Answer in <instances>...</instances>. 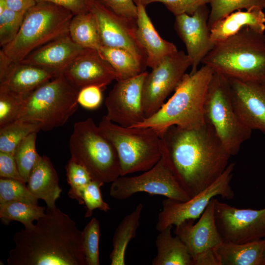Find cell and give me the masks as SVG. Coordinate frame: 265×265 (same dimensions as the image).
Wrapping results in <instances>:
<instances>
[{"mask_svg": "<svg viewBox=\"0 0 265 265\" xmlns=\"http://www.w3.org/2000/svg\"><path fill=\"white\" fill-rule=\"evenodd\" d=\"M162 157L191 198L215 181L231 157L206 122L195 128L176 126L160 136Z\"/></svg>", "mask_w": 265, "mask_h": 265, "instance_id": "obj_1", "label": "cell"}, {"mask_svg": "<svg viewBox=\"0 0 265 265\" xmlns=\"http://www.w3.org/2000/svg\"><path fill=\"white\" fill-rule=\"evenodd\" d=\"M13 240L8 265H86L82 231L56 207L47 208L36 224L16 232Z\"/></svg>", "mask_w": 265, "mask_h": 265, "instance_id": "obj_2", "label": "cell"}, {"mask_svg": "<svg viewBox=\"0 0 265 265\" xmlns=\"http://www.w3.org/2000/svg\"><path fill=\"white\" fill-rule=\"evenodd\" d=\"M227 77L265 81V34L247 26L214 45L202 61Z\"/></svg>", "mask_w": 265, "mask_h": 265, "instance_id": "obj_3", "label": "cell"}, {"mask_svg": "<svg viewBox=\"0 0 265 265\" xmlns=\"http://www.w3.org/2000/svg\"><path fill=\"white\" fill-rule=\"evenodd\" d=\"M214 71L203 65L193 74L186 73L172 97L154 115L133 127H149L160 136L168 128L199 127L206 123L204 104Z\"/></svg>", "mask_w": 265, "mask_h": 265, "instance_id": "obj_4", "label": "cell"}, {"mask_svg": "<svg viewBox=\"0 0 265 265\" xmlns=\"http://www.w3.org/2000/svg\"><path fill=\"white\" fill-rule=\"evenodd\" d=\"M74 15L55 3L37 2L25 13L16 37L1 50L11 60L20 62L45 44L69 34Z\"/></svg>", "mask_w": 265, "mask_h": 265, "instance_id": "obj_5", "label": "cell"}, {"mask_svg": "<svg viewBox=\"0 0 265 265\" xmlns=\"http://www.w3.org/2000/svg\"><path fill=\"white\" fill-rule=\"evenodd\" d=\"M98 127L117 152L120 176L146 171L160 159V136L154 129L123 127L113 123L106 115L103 117Z\"/></svg>", "mask_w": 265, "mask_h": 265, "instance_id": "obj_6", "label": "cell"}, {"mask_svg": "<svg viewBox=\"0 0 265 265\" xmlns=\"http://www.w3.org/2000/svg\"><path fill=\"white\" fill-rule=\"evenodd\" d=\"M69 150L71 159L83 166L92 180L103 184L112 183L120 176L117 152L92 118L74 124Z\"/></svg>", "mask_w": 265, "mask_h": 265, "instance_id": "obj_7", "label": "cell"}, {"mask_svg": "<svg viewBox=\"0 0 265 265\" xmlns=\"http://www.w3.org/2000/svg\"><path fill=\"white\" fill-rule=\"evenodd\" d=\"M78 93L60 73L25 97L20 119L38 122L46 132L62 126L79 107Z\"/></svg>", "mask_w": 265, "mask_h": 265, "instance_id": "obj_8", "label": "cell"}, {"mask_svg": "<svg viewBox=\"0 0 265 265\" xmlns=\"http://www.w3.org/2000/svg\"><path fill=\"white\" fill-rule=\"evenodd\" d=\"M204 115L206 122L231 156L237 155L251 137L253 131L242 123L234 108L227 78L216 72H214L207 90Z\"/></svg>", "mask_w": 265, "mask_h": 265, "instance_id": "obj_9", "label": "cell"}, {"mask_svg": "<svg viewBox=\"0 0 265 265\" xmlns=\"http://www.w3.org/2000/svg\"><path fill=\"white\" fill-rule=\"evenodd\" d=\"M138 192L162 195L181 202L190 198L162 156L152 168L139 175L120 176L112 182L109 189L110 195L118 200L126 199Z\"/></svg>", "mask_w": 265, "mask_h": 265, "instance_id": "obj_10", "label": "cell"}, {"mask_svg": "<svg viewBox=\"0 0 265 265\" xmlns=\"http://www.w3.org/2000/svg\"><path fill=\"white\" fill-rule=\"evenodd\" d=\"M191 63L186 53L177 51L165 57L147 73L142 86V105L148 118L156 113L175 91L186 74Z\"/></svg>", "mask_w": 265, "mask_h": 265, "instance_id": "obj_11", "label": "cell"}, {"mask_svg": "<svg viewBox=\"0 0 265 265\" xmlns=\"http://www.w3.org/2000/svg\"><path fill=\"white\" fill-rule=\"evenodd\" d=\"M235 164H229L222 174L211 185L189 200L181 202L167 198L162 202L156 229L160 232L169 225H178L189 219L195 220L203 213L215 196L227 200L235 197L230 183Z\"/></svg>", "mask_w": 265, "mask_h": 265, "instance_id": "obj_12", "label": "cell"}, {"mask_svg": "<svg viewBox=\"0 0 265 265\" xmlns=\"http://www.w3.org/2000/svg\"><path fill=\"white\" fill-rule=\"evenodd\" d=\"M214 217L223 241L243 243L265 238V208L240 209L215 198Z\"/></svg>", "mask_w": 265, "mask_h": 265, "instance_id": "obj_13", "label": "cell"}, {"mask_svg": "<svg viewBox=\"0 0 265 265\" xmlns=\"http://www.w3.org/2000/svg\"><path fill=\"white\" fill-rule=\"evenodd\" d=\"M91 11L98 24L102 46L125 49L146 66V53L136 36V20L116 14L97 0Z\"/></svg>", "mask_w": 265, "mask_h": 265, "instance_id": "obj_14", "label": "cell"}, {"mask_svg": "<svg viewBox=\"0 0 265 265\" xmlns=\"http://www.w3.org/2000/svg\"><path fill=\"white\" fill-rule=\"evenodd\" d=\"M147 72L128 79L117 80L105 100L106 117L125 127H133L145 117L142 105V86Z\"/></svg>", "mask_w": 265, "mask_h": 265, "instance_id": "obj_15", "label": "cell"}, {"mask_svg": "<svg viewBox=\"0 0 265 265\" xmlns=\"http://www.w3.org/2000/svg\"><path fill=\"white\" fill-rule=\"evenodd\" d=\"M209 14L210 10L205 5L191 15L183 14L175 16L174 29L185 45L191 63L190 74L197 71L199 64L214 46L208 26Z\"/></svg>", "mask_w": 265, "mask_h": 265, "instance_id": "obj_16", "label": "cell"}, {"mask_svg": "<svg viewBox=\"0 0 265 265\" xmlns=\"http://www.w3.org/2000/svg\"><path fill=\"white\" fill-rule=\"evenodd\" d=\"M227 78L238 117L252 131L258 130L265 135V84Z\"/></svg>", "mask_w": 265, "mask_h": 265, "instance_id": "obj_17", "label": "cell"}, {"mask_svg": "<svg viewBox=\"0 0 265 265\" xmlns=\"http://www.w3.org/2000/svg\"><path fill=\"white\" fill-rule=\"evenodd\" d=\"M213 198L196 223L185 220L176 226L174 233L186 244L193 261L210 251L216 250L223 241L214 217Z\"/></svg>", "mask_w": 265, "mask_h": 265, "instance_id": "obj_18", "label": "cell"}, {"mask_svg": "<svg viewBox=\"0 0 265 265\" xmlns=\"http://www.w3.org/2000/svg\"><path fill=\"white\" fill-rule=\"evenodd\" d=\"M63 73L78 92L92 85L103 88L118 79L114 70L99 52L90 49H84Z\"/></svg>", "mask_w": 265, "mask_h": 265, "instance_id": "obj_19", "label": "cell"}, {"mask_svg": "<svg viewBox=\"0 0 265 265\" xmlns=\"http://www.w3.org/2000/svg\"><path fill=\"white\" fill-rule=\"evenodd\" d=\"M58 75L44 68L15 62L0 53V84L14 93L25 97Z\"/></svg>", "mask_w": 265, "mask_h": 265, "instance_id": "obj_20", "label": "cell"}, {"mask_svg": "<svg viewBox=\"0 0 265 265\" xmlns=\"http://www.w3.org/2000/svg\"><path fill=\"white\" fill-rule=\"evenodd\" d=\"M84 49L74 42L68 34L40 47L20 62L60 74Z\"/></svg>", "mask_w": 265, "mask_h": 265, "instance_id": "obj_21", "label": "cell"}, {"mask_svg": "<svg viewBox=\"0 0 265 265\" xmlns=\"http://www.w3.org/2000/svg\"><path fill=\"white\" fill-rule=\"evenodd\" d=\"M137 6L136 36L146 52V66L152 69L165 57L177 52L175 44L161 38L147 13L145 6L139 0H134Z\"/></svg>", "mask_w": 265, "mask_h": 265, "instance_id": "obj_22", "label": "cell"}, {"mask_svg": "<svg viewBox=\"0 0 265 265\" xmlns=\"http://www.w3.org/2000/svg\"><path fill=\"white\" fill-rule=\"evenodd\" d=\"M27 183L31 193L38 199L44 200L47 208H56L55 201L60 197L62 189L59 186L57 172L48 157L40 156Z\"/></svg>", "mask_w": 265, "mask_h": 265, "instance_id": "obj_23", "label": "cell"}, {"mask_svg": "<svg viewBox=\"0 0 265 265\" xmlns=\"http://www.w3.org/2000/svg\"><path fill=\"white\" fill-rule=\"evenodd\" d=\"M264 33L265 14L263 9L253 8L234 11L216 22L211 28V39L214 45L232 36L245 27Z\"/></svg>", "mask_w": 265, "mask_h": 265, "instance_id": "obj_24", "label": "cell"}, {"mask_svg": "<svg viewBox=\"0 0 265 265\" xmlns=\"http://www.w3.org/2000/svg\"><path fill=\"white\" fill-rule=\"evenodd\" d=\"M216 252L221 265H263L265 238L243 243L223 241Z\"/></svg>", "mask_w": 265, "mask_h": 265, "instance_id": "obj_25", "label": "cell"}, {"mask_svg": "<svg viewBox=\"0 0 265 265\" xmlns=\"http://www.w3.org/2000/svg\"><path fill=\"white\" fill-rule=\"evenodd\" d=\"M173 225L159 232L156 240L157 256L152 265H192V258L185 243L171 234Z\"/></svg>", "mask_w": 265, "mask_h": 265, "instance_id": "obj_26", "label": "cell"}, {"mask_svg": "<svg viewBox=\"0 0 265 265\" xmlns=\"http://www.w3.org/2000/svg\"><path fill=\"white\" fill-rule=\"evenodd\" d=\"M143 206L139 203L134 210L126 215L116 228L112 238L113 249L109 255L111 265H125V252L129 242L136 236L140 225Z\"/></svg>", "mask_w": 265, "mask_h": 265, "instance_id": "obj_27", "label": "cell"}, {"mask_svg": "<svg viewBox=\"0 0 265 265\" xmlns=\"http://www.w3.org/2000/svg\"><path fill=\"white\" fill-rule=\"evenodd\" d=\"M69 35L74 42L83 49L98 51L102 46L98 24L91 11L73 16Z\"/></svg>", "mask_w": 265, "mask_h": 265, "instance_id": "obj_28", "label": "cell"}, {"mask_svg": "<svg viewBox=\"0 0 265 265\" xmlns=\"http://www.w3.org/2000/svg\"><path fill=\"white\" fill-rule=\"evenodd\" d=\"M98 51L114 70L117 80L132 78L145 72L146 66L125 49L102 46Z\"/></svg>", "mask_w": 265, "mask_h": 265, "instance_id": "obj_29", "label": "cell"}, {"mask_svg": "<svg viewBox=\"0 0 265 265\" xmlns=\"http://www.w3.org/2000/svg\"><path fill=\"white\" fill-rule=\"evenodd\" d=\"M45 208L38 205L10 201L0 203V218L1 222L8 225L12 221L22 223L25 228H31L33 222L45 215Z\"/></svg>", "mask_w": 265, "mask_h": 265, "instance_id": "obj_30", "label": "cell"}, {"mask_svg": "<svg viewBox=\"0 0 265 265\" xmlns=\"http://www.w3.org/2000/svg\"><path fill=\"white\" fill-rule=\"evenodd\" d=\"M41 130L39 123L19 119L0 127V152L13 154L25 137Z\"/></svg>", "mask_w": 265, "mask_h": 265, "instance_id": "obj_31", "label": "cell"}, {"mask_svg": "<svg viewBox=\"0 0 265 265\" xmlns=\"http://www.w3.org/2000/svg\"><path fill=\"white\" fill-rule=\"evenodd\" d=\"M36 137L37 132L27 136L18 144L14 153L18 170L26 183L40 156L36 149Z\"/></svg>", "mask_w": 265, "mask_h": 265, "instance_id": "obj_32", "label": "cell"}, {"mask_svg": "<svg viewBox=\"0 0 265 265\" xmlns=\"http://www.w3.org/2000/svg\"><path fill=\"white\" fill-rule=\"evenodd\" d=\"M208 20L209 28L230 13L239 10L253 8L265 9V0H211Z\"/></svg>", "mask_w": 265, "mask_h": 265, "instance_id": "obj_33", "label": "cell"}, {"mask_svg": "<svg viewBox=\"0 0 265 265\" xmlns=\"http://www.w3.org/2000/svg\"><path fill=\"white\" fill-rule=\"evenodd\" d=\"M25 98L0 84V127L20 119Z\"/></svg>", "mask_w": 265, "mask_h": 265, "instance_id": "obj_34", "label": "cell"}, {"mask_svg": "<svg viewBox=\"0 0 265 265\" xmlns=\"http://www.w3.org/2000/svg\"><path fill=\"white\" fill-rule=\"evenodd\" d=\"M38 200L29 191L26 183L16 180L0 178V203L18 201L38 205Z\"/></svg>", "mask_w": 265, "mask_h": 265, "instance_id": "obj_35", "label": "cell"}, {"mask_svg": "<svg viewBox=\"0 0 265 265\" xmlns=\"http://www.w3.org/2000/svg\"><path fill=\"white\" fill-rule=\"evenodd\" d=\"M67 180L70 188L68 195L76 200L80 205H84L82 191L86 185L92 180L88 171L82 165L70 159L65 166Z\"/></svg>", "mask_w": 265, "mask_h": 265, "instance_id": "obj_36", "label": "cell"}, {"mask_svg": "<svg viewBox=\"0 0 265 265\" xmlns=\"http://www.w3.org/2000/svg\"><path fill=\"white\" fill-rule=\"evenodd\" d=\"M82 232L86 265H100L99 242L100 231L98 219L92 218L86 225Z\"/></svg>", "mask_w": 265, "mask_h": 265, "instance_id": "obj_37", "label": "cell"}, {"mask_svg": "<svg viewBox=\"0 0 265 265\" xmlns=\"http://www.w3.org/2000/svg\"><path fill=\"white\" fill-rule=\"evenodd\" d=\"M26 13L6 8L0 12V45L2 47L16 37L22 26Z\"/></svg>", "mask_w": 265, "mask_h": 265, "instance_id": "obj_38", "label": "cell"}, {"mask_svg": "<svg viewBox=\"0 0 265 265\" xmlns=\"http://www.w3.org/2000/svg\"><path fill=\"white\" fill-rule=\"evenodd\" d=\"M104 184L92 180L83 189L82 197L86 206L84 217H90L95 209L105 212L110 210L109 204L105 202L102 197L100 188Z\"/></svg>", "mask_w": 265, "mask_h": 265, "instance_id": "obj_39", "label": "cell"}, {"mask_svg": "<svg viewBox=\"0 0 265 265\" xmlns=\"http://www.w3.org/2000/svg\"><path fill=\"white\" fill-rule=\"evenodd\" d=\"M143 5L160 2L175 16L183 14L191 15L201 6L210 3L211 0H138Z\"/></svg>", "mask_w": 265, "mask_h": 265, "instance_id": "obj_40", "label": "cell"}, {"mask_svg": "<svg viewBox=\"0 0 265 265\" xmlns=\"http://www.w3.org/2000/svg\"><path fill=\"white\" fill-rule=\"evenodd\" d=\"M116 14L136 20L137 6L134 0H97Z\"/></svg>", "mask_w": 265, "mask_h": 265, "instance_id": "obj_41", "label": "cell"}, {"mask_svg": "<svg viewBox=\"0 0 265 265\" xmlns=\"http://www.w3.org/2000/svg\"><path fill=\"white\" fill-rule=\"evenodd\" d=\"M102 88L92 85L81 89L78 94V102L83 107L88 109L97 108L103 100Z\"/></svg>", "mask_w": 265, "mask_h": 265, "instance_id": "obj_42", "label": "cell"}, {"mask_svg": "<svg viewBox=\"0 0 265 265\" xmlns=\"http://www.w3.org/2000/svg\"><path fill=\"white\" fill-rule=\"evenodd\" d=\"M0 177L25 183L19 173L13 154L0 152Z\"/></svg>", "mask_w": 265, "mask_h": 265, "instance_id": "obj_43", "label": "cell"}, {"mask_svg": "<svg viewBox=\"0 0 265 265\" xmlns=\"http://www.w3.org/2000/svg\"><path fill=\"white\" fill-rule=\"evenodd\" d=\"M36 2L47 1L61 6L70 10L74 15L91 11L95 0H35Z\"/></svg>", "mask_w": 265, "mask_h": 265, "instance_id": "obj_44", "label": "cell"}, {"mask_svg": "<svg viewBox=\"0 0 265 265\" xmlns=\"http://www.w3.org/2000/svg\"><path fill=\"white\" fill-rule=\"evenodd\" d=\"M35 0H6L7 8L22 13L26 12L36 4Z\"/></svg>", "mask_w": 265, "mask_h": 265, "instance_id": "obj_45", "label": "cell"}, {"mask_svg": "<svg viewBox=\"0 0 265 265\" xmlns=\"http://www.w3.org/2000/svg\"><path fill=\"white\" fill-rule=\"evenodd\" d=\"M7 8L6 0H0V12Z\"/></svg>", "mask_w": 265, "mask_h": 265, "instance_id": "obj_46", "label": "cell"}, {"mask_svg": "<svg viewBox=\"0 0 265 265\" xmlns=\"http://www.w3.org/2000/svg\"><path fill=\"white\" fill-rule=\"evenodd\" d=\"M263 265H265V258H264V261Z\"/></svg>", "mask_w": 265, "mask_h": 265, "instance_id": "obj_47", "label": "cell"}, {"mask_svg": "<svg viewBox=\"0 0 265 265\" xmlns=\"http://www.w3.org/2000/svg\"><path fill=\"white\" fill-rule=\"evenodd\" d=\"M264 83L265 84V81Z\"/></svg>", "mask_w": 265, "mask_h": 265, "instance_id": "obj_48", "label": "cell"}, {"mask_svg": "<svg viewBox=\"0 0 265 265\" xmlns=\"http://www.w3.org/2000/svg\"></svg>", "mask_w": 265, "mask_h": 265, "instance_id": "obj_49", "label": "cell"}]
</instances>
